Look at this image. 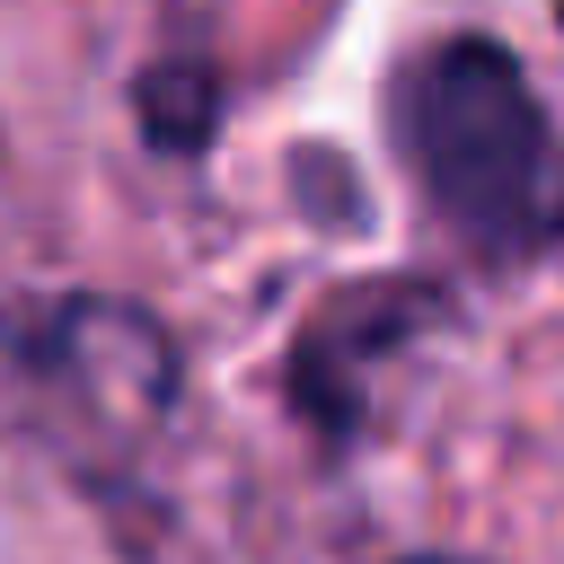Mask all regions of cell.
<instances>
[{
    "mask_svg": "<svg viewBox=\"0 0 564 564\" xmlns=\"http://www.w3.org/2000/svg\"><path fill=\"white\" fill-rule=\"evenodd\" d=\"M397 564H449V555H397Z\"/></svg>",
    "mask_w": 564,
    "mask_h": 564,
    "instance_id": "3957f363",
    "label": "cell"
},
{
    "mask_svg": "<svg viewBox=\"0 0 564 564\" xmlns=\"http://www.w3.org/2000/svg\"><path fill=\"white\" fill-rule=\"evenodd\" d=\"M132 106H141V141L159 159H194L220 123V70L203 53H159L141 79H132Z\"/></svg>",
    "mask_w": 564,
    "mask_h": 564,
    "instance_id": "7a4b0ae2",
    "label": "cell"
},
{
    "mask_svg": "<svg viewBox=\"0 0 564 564\" xmlns=\"http://www.w3.org/2000/svg\"><path fill=\"white\" fill-rule=\"evenodd\" d=\"M388 123L423 203L458 247H476L485 264H529L564 247V141L511 44L494 35L423 44L388 88Z\"/></svg>",
    "mask_w": 564,
    "mask_h": 564,
    "instance_id": "6da1fadb",
    "label": "cell"
}]
</instances>
